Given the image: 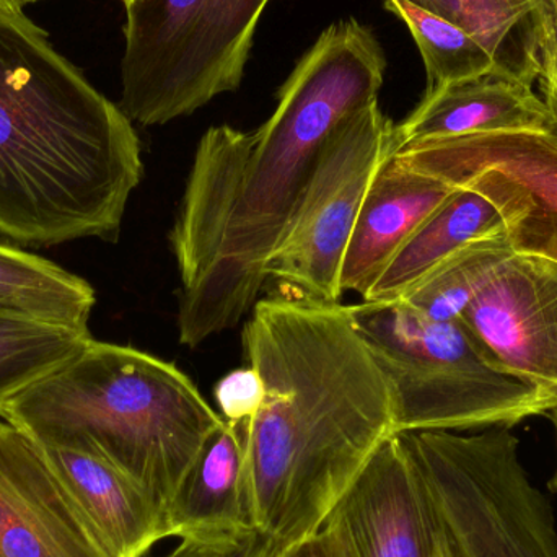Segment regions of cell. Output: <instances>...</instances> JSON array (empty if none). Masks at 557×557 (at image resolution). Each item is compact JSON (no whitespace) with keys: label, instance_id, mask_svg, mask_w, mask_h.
Segmentation results:
<instances>
[{"label":"cell","instance_id":"cell-19","mask_svg":"<svg viewBox=\"0 0 557 557\" xmlns=\"http://www.w3.org/2000/svg\"><path fill=\"white\" fill-rule=\"evenodd\" d=\"M90 331L0 308V414L16 396L77 357Z\"/></svg>","mask_w":557,"mask_h":557},{"label":"cell","instance_id":"cell-6","mask_svg":"<svg viewBox=\"0 0 557 557\" xmlns=\"http://www.w3.org/2000/svg\"><path fill=\"white\" fill-rule=\"evenodd\" d=\"M270 2L126 3L121 110L140 126H162L237 90Z\"/></svg>","mask_w":557,"mask_h":557},{"label":"cell","instance_id":"cell-27","mask_svg":"<svg viewBox=\"0 0 557 557\" xmlns=\"http://www.w3.org/2000/svg\"><path fill=\"white\" fill-rule=\"evenodd\" d=\"M278 552H281V548H278L276 543H274L273 540H268V542L261 546L260 552L253 557H276Z\"/></svg>","mask_w":557,"mask_h":557},{"label":"cell","instance_id":"cell-2","mask_svg":"<svg viewBox=\"0 0 557 557\" xmlns=\"http://www.w3.org/2000/svg\"><path fill=\"white\" fill-rule=\"evenodd\" d=\"M144 175L133 121L0 0V237L48 248L114 242Z\"/></svg>","mask_w":557,"mask_h":557},{"label":"cell","instance_id":"cell-1","mask_svg":"<svg viewBox=\"0 0 557 557\" xmlns=\"http://www.w3.org/2000/svg\"><path fill=\"white\" fill-rule=\"evenodd\" d=\"M242 346L264 386L247 422L255 520L285 549L323 529L376 448L396 435L392 393L347 305L263 298Z\"/></svg>","mask_w":557,"mask_h":557},{"label":"cell","instance_id":"cell-20","mask_svg":"<svg viewBox=\"0 0 557 557\" xmlns=\"http://www.w3.org/2000/svg\"><path fill=\"white\" fill-rule=\"evenodd\" d=\"M463 28L499 67L536 81L535 23L542 0H408Z\"/></svg>","mask_w":557,"mask_h":557},{"label":"cell","instance_id":"cell-26","mask_svg":"<svg viewBox=\"0 0 557 557\" xmlns=\"http://www.w3.org/2000/svg\"><path fill=\"white\" fill-rule=\"evenodd\" d=\"M276 557H344L343 549L327 527L320 532L281 549Z\"/></svg>","mask_w":557,"mask_h":557},{"label":"cell","instance_id":"cell-16","mask_svg":"<svg viewBox=\"0 0 557 557\" xmlns=\"http://www.w3.org/2000/svg\"><path fill=\"white\" fill-rule=\"evenodd\" d=\"M166 522L170 536L180 540L260 532L248 480L247 422L224 419L206 442L166 507Z\"/></svg>","mask_w":557,"mask_h":557},{"label":"cell","instance_id":"cell-4","mask_svg":"<svg viewBox=\"0 0 557 557\" xmlns=\"http://www.w3.org/2000/svg\"><path fill=\"white\" fill-rule=\"evenodd\" d=\"M372 71L354 52L317 42L277 94L270 120L242 131L232 160V209L224 268L211 317V336L253 310L268 263L337 124L376 100Z\"/></svg>","mask_w":557,"mask_h":557},{"label":"cell","instance_id":"cell-3","mask_svg":"<svg viewBox=\"0 0 557 557\" xmlns=\"http://www.w3.org/2000/svg\"><path fill=\"white\" fill-rule=\"evenodd\" d=\"M0 418L35 444L103 458L165 509L206 442L224 424L178 367L95 339L12 399Z\"/></svg>","mask_w":557,"mask_h":557},{"label":"cell","instance_id":"cell-30","mask_svg":"<svg viewBox=\"0 0 557 557\" xmlns=\"http://www.w3.org/2000/svg\"><path fill=\"white\" fill-rule=\"evenodd\" d=\"M16 2L22 3V2H20V0H16ZM23 7H25V5H23Z\"/></svg>","mask_w":557,"mask_h":557},{"label":"cell","instance_id":"cell-10","mask_svg":"<svg viewBox=\"0 0 557 557\" xmlns=\"http://www.w3.org/2000/svg\"><path fill=\"white\" fill-rule=\"evenodd\" d=\"M324 527L344 557H465L398 434L376 448Z\"/></svg>","mask_w":557,"mask_h":557},{"label":"cell","instance_id":"cell-14","mask_svg":"<svg viewBox=\"0 0 557 557\" xmlns=\"http://www.w3.org/2000/svg\"><path fill=\"white\" fill-rule=\"evenodd\" d=\"M38 448L108 556L144 557L169 539L165 507L133 478L85 451Z\"/></svg>","mask_w":557,"mask_h":557},{"label":"cell","instance_id":"cell-22","mask_svg":"<svg viewBox=\"0 0 557 557\" xmlns=\"http://www.w3.org/2000/svg\"><path fill=\"white\" fill-rule=\"evenodd\" d=\"M383 5L406 23L418 45L428 75L425 91L499 67L480 41L448 20L408 0H383Z\"/></svg>","mask_w":557,"mask_h":557},{"label":"cell","instance_id":"cell-23","mask_svg":"<svg viewBox=\"0 0 557 557\" xmlns=\"http://www.w3.org/2000/svg\"><path fill=\"white\" fill-rule=\"evenodd\" d=\"M535 64L540 97L548 107L557 136V0H542L535 23Z\"/></svg>","mask_w":557,"mask_h":557},{"label":"cell","instance_id":"cell-11","mask_svg":"<svg viewBox=\"0 0 557 557\" xmlns=\"http://www.w3.org/2000/svg\"><path fill=\"white\" fill-rule=\"evenodd\" d=\"M504 372L557 393V263L516 253L460 317Z\"/></svg>","mask_w":557,"mask_h":557},{"label":"cell","instance_id":"cell-5","mask_svg":"<svg viewBox=\"0 0 557 557\" xmlns=\"http://www.w3.org/2000/svg\"><path fill=\"white\" fill-rule=\"evenodd\" d=\"M347 310L388 382L396 434L513 428L557 409V393L494 366L460 318L432 320L403 300Z\"/></svg>","mask_w":557,"mask_h":557},{"label":"cell","instance_id":"cell-17","mask_svg":"<svg viewBox=\"0 0 557 557\" xmlns=\"http://www.w3.org/2000/svg\"><path fill=\"white\" fill-rule=\"evenodd\" d=\"M499 234L504 222L497 209L474 189L457 186L403 245L366 300H399L465 245Z\"/></svg>","mask_w":557,"mask_h":557},{"label":"cell","instance_id":"cell-28","mask_svg":"<svg viewBox=\"0 0 557 557\" xmlns=\"http://www.w3.org/2000/svg\"><path fill=\"white\" fill-rule=\"evenodd\" d=\"M552 414H553V422H555L556 435H557V409H556V411H553ZM549 487H552V490L556 491V493H557V470H556L555 476H553L552 483H549Z\"/></svg>","mask_w":557,"mask_h":557},{"label":"cell","instance_id":"cell-25","mask_svg":"<svg viewBox=\"0 0 557 557\" xmlns=\"http://www.w3.org/2000/svg\"><path fill=\"white\" fill-rule=\"evenodd\" d=\"M268 540L271 539L260 532L251 535L182 539L178 548L165 557H253Z\"/></svg>","mask_w":557,"mask_h":557},{"label":"cell","instance_id":"cell-8","mask_svg":"<svg viewBox=\"0 0 557 557\" xmlns=\"http://www.w3.org/2000/svg\"><path fill=\"white\" fill-rule=\"evenodd\" d=\"M396 150L395 123L379 100L337 124L268 263L285 297L339 304L341 270L370 185Z\"/></svg>","mask_w":557,"mask_h":557},{"label":"cell","instance_id":"cell-21","mask_svg":"<svg viewBox=\"0 0 557 557\" xmlns=\"http://www.w3.org/2000/svg\"><path fill=\"white\" fill-rule=\"evenodd\" d=\"M513 255L506 234L471 242L442 261L399 300L432 320H458L497 268Z\"/></svg>","mask_w":557,"mask_h":557},{"label":"cell","instance_id":"cell-12","mask_svg":"<svg viewBox=\"0 0 557 557\" xmlns=\"http://www.w3.org/2000/svg\"><path fill=\"white\" fill-rule=\"evenodd\" d=\"M0 557H110L38 445L0 418Z\"/></svg>","mask_w":557,"mask_h":557},{"label":"cell","instance_id":"cell-24","mask_svg":"<svg viewBox=\"0 0 557 557\" xmlns=\"http://www.w3.org/2000/svg\"><path fill=\"white\" fill-rule=\"evenodd\" d=\"M214 396L225 421L248 422L263 405V380L253 367L245 366L222 376Z\"/></svg>","mask_w":557,"mask_h":557},{"label":"cell","instance_id":"cell-7","mask_svg":"<svg viewBox=\"0 0 557 557\" xmlns=\"http://www.w3.org/2000/svg\"><path fill=\"white\" fill-rule=\"evenodd\" d=\"M465 557H557L555 513L510 428L398 434Z\"/></svg>","mask_w":557,"mask_h":557},{"label":"cell","instance_id":"cell-29","mask_svg":"<svg viewBox=\"0 0 557 557\" xmlns=\"http://www.w3.org/2000/svg\"><path fill=\"white\" fill-rule=\"evenodd\" d=\"M20 2H22V5H26V3L36 2V0H20ZM121 2L126 5V3L133 2V0H121Z\"/></svg>","mask_w":557,"mask_h":557},{"label":"cell","instance_id":"cell-13","mask_svg":"<svg viewBox=\"0 0 557 557\" xmlns=\"http://www.w3.org/2000/svg\"><path fill=\"white\" fill-rule=\"evenodd\" d=\"M552 114L533 82L506 69L425 91L395 124L396 149L431 140L491 133H549Z\"/></svg>","mask_w":557,"mask_h":557},{"label":"cell","instance_id":"cell-9","mask_svg":"<svg viewBox=\"0 0 557 557\" xmlns=\"http://www.w3.org/2000/svg\"><path fill=\"white\" fill-rule=\"evenodd\" d=\"M393 157L483 195L516 253L557 263V136L491 133L399 147Z\"/></svg>","mask_w":557,"mask_h":557},{"label":"cell","instance_id":"cell-15","mask_svg":"<svg viewBox=\"0 0 557 557\" xmlns=\"http://www.w3.org/2000/svg\"><path fill=\"white\" fill-rule=\"evenodd\" d=\"M455 189L392 153L373 178L354 225L341 270V292H356L366 300L403 245Z\"/></svg>","mask_w":557,"mask_h":557},{"label":"cell","instance_id":"cell-18","mask_svg":"<svg viewBox=\"0 0 557 557\" xmlns=\"http://www.w3.org/2000/svg\"><path fill=\"white\" fill-rule=\"evenodd\" d=\"M94 287L85 278L38 255L0 244V308L88 330Z\"/></svg>","mask_w":557,"mask_h":557}]
</instances>
